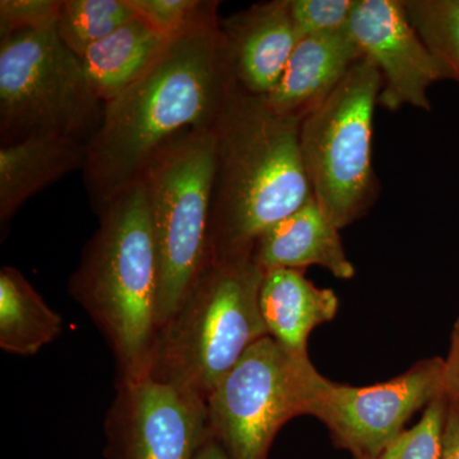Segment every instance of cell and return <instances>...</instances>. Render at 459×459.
I'll return each instance as SVG.
<instances>
[{"label":"cell","mask_w":459,"mask_h":459,"mask_svg":"<svg viewBox=\"0 0 459 459\" xmlns=\"http://www.w3.org/2000/svg\"><path fill=\"white\" fill-rule=\"evenodd\" d=\"M358 0H290L299 40L309 36L344 31Z\"/></svg>","instance_id":"603a6c76"},{"label":"cell","mask_w":459,"mask_h":459,"mask_svg":"<svg viewBox=\"0 0 459 459\" xmlns=\"http://www.w3.org/2000/svg\"><path fill=\"white\" fill-rule=\"evenodd\" d=\"M195 459H228V457H226L225 452H223L220 444L210 435V437L205 440L204 446L199 449Z\"/></svg>","instance_id":"4316f807"},{"label":"cell","mask_w":459,"mask_h":459,"mask_svg":"<svg viewBox=\"0 0 459 459\" xmlns=\"http://www.w3.org/2000/svg\"><path fill=\"white\" fill-rule=\"evenodd\" d=\"M263 276L252 256L208 263L157 332L147 377L207 402L244 353L268 337Z\"/></svg>","instance_id":"277c9868"},{"label":"cell","mask_w":459,"mask_h":459,"mask_svg":"<svg viewBox=\"0 0 459 459\" xmlns=\"http://www.w3.org/2000/svg\"><path fill=\"white\" fill-rule=\"evenodd\" d=\"M316 373L307 356L270 336L253 344L205 402L211 437L226 457L267 459L281 428L307 415Z\"/></svg>","instance_id":"ba28073f"},{"label":"cell","mask_w":459,"mask_h":459,"mask_svg":"<svg viewBox=\"0 0 459 459\" xmlns=\"http://www.w3.org/2000/svg\"><path fill=\"white\" fill-rule=\"evenodd\" d=\"M443 369V359H427L388 382L369 386L340 385L316 371L307 415L320 420L336 446L353 458L377 457L406 430L419 410L442 398Z\"/></svg>","instance_id":"9c48e42d"},{"label":"cell","mask_w":459,"mask_h":459,"mask_svg":"<svg viewBox=\"0 0 459 459\" xmlns=\"http://www.w3.org/2000/svg\"><path fill=\"white\" fill-rule=\"evenodd\" d=\"M63 319L20 271H0V349L12 355L33 356L53 342Z\"/></svg>","instance_id":"ac0fdd59"},{"label":"cell","mask_w":459,"mask_h":459,"mask_svg":"<svg viewBox=\"0 0 459 459\" xmlns=\"http://www.w3.org/2000/svg\"><path fill=\"white\" fill-rule=\"evenodd\" d=\"M171 40L137 14L91 47L81 59L96 98L105 107L122 95L156 65Z\"/></svg>","instance_id":"e0dca14e"},{"label":"cell","mask_w":459,"mask_h":459,"mask_svg":"<svg viewBox=\"0 0 459 459\" xmlns=\"http://www.w3.org/2000/svg\"><path fill=\"white\" fill-rule=\"evenodd\" d=\"M442 459H459V419L446 412Z\"/></svg>","instance_id":"484cf974"},{"label":"cell","mask_w":459,"mask_h":459,"mask_svg":"<svg viewBox=\"0 0 459 459\" xmlns=\"http://www.w3.org/2000/svg\"><path fill=\"white\" fill-rule=\"evenodd\" d=\"M362 53L349 30L300 39L265 96L268 108L285 119L303 122L342 83Z\"/></svg>","instance_id":"4fadbf2b"},{"label":"cell","mask_w":459,"mask_h":459,"mask_svg":"<svg viewBox=\"0 0 459 459\" xmlns=\"http://www.w3.org/2000/svg\"><path fill=\"white\" fill-rule=\"evenodd\" d=\"M62 0H2L0 38L13 33L56 29Z\"/></svg>","instance_id":"cb8c5ba5"},{"label":"cell","mask_w":459,"mask_h":459,"mask_svg":"<svg viewBox=\"0 0 459 459\" xmlns=\"http://www.w3.org/2000/svg\"><path fill=\"white\" fill-rule=\"evenodd\" d=\"M135 16L129 0H62L56 29L66 48L82 57Z\"/></svg>","instance_id":"d6986e66"},{"label":"cell","mask_w":459,"mask_h":459,"mask_svg":"<svg viewBox=\"0 0 459 459\" xmlns=\"http://www.w3.org/2000/svg\"><path fill=\"white\" fill-rule=\"evenodd\" d=\"M216 168L213 128L175 141L141 177L146 186L159 261V329L171 318L210 263Z\"/></svg>","instance_id":"5b68a950"},{"label":"cell","mask_w":459,"mask_h":459,"mask_svg":"<svg viewBox=\"0 0 459 459\" xmlns=\"http://www.w3.org/2000/svg\"><path fill=\"white\" fill-rule=\"evenodd\" d=\"M87 143L62 137H33L0 147V226L32 195L84 168Z\"/></svg>","instance_id":"2e32d148"},{"label":"cell","mask_w":459,"mask_h":459,"mask_svg":"<svg viewBox=\"0 0 459 459\" xmlns=\"http://www.w3.org/2000/svg\"><path fill=\"white\" fill-rule=\"evenodd\" d=\"M221 27L238 87L265 98L299 42L290 0L258 3L221 21Z\"/></svg>","instance_id":"7c38bea8"},{"label":"cell","mask_w":459,"mask_h":459,"mask_svg":"<svg viewBox=\"0 0 459 459\" xmlns=\"http://www.w3.org/2000/svg\"><path fill=\"white\" fill-rule=\"evenodd\" d=\"M347 30L382 75L380 107L431 110L428 90L446 74L411 23L403 0H358Z\"/></svg>","instance_id":"8fae6325"},{"label":"cell","mask_w":459,"mask_h":459,"mask_svg":"<svg viewBox=\"0 0 459 459\" xmlns=\"http://www.w3.org/2000/svg\"><path fill=\"white\" fill-rule=\"evenodd\" d=\"M382 87L376 65L362 56L300 124L301 159L313 197L340 230L365 216L379 193L373 123Z\"/></svg>","instance_id":"52a82bcc"},{"label":"cell","mask_w":459,"mask_h":459,"mask_svg":"<svg viewBox=\"0 0 459 459\" xmlns=\"http://www.w3.org/2000/svg\"><path fill=\"white\" fill-rule=\"evenodd\" d=\"M68 292L113 352L117 383L147 377L157 331L159 261L146 186L140 179L98 213Z\"/></svg>","instance_id":"3957f363"},{"label":"cell","mask_w":459,"mask_h":459,"mask_svg":"<svg viewBox=\"0 0 459 459\" xmlns=\"http://www.w3.org/2000/svg\"><path fill=\"white\" fill-rule=\"evenodd\" d=\"M105 433L110 459H195L211 435L207 404L150 377L117 383Z\"/></svg>","instance_id":"30bf717a"},{"label":"cell","mask_w":459,"mask_h":459,"mask_svg":"<svg viewBox=\"0 0 459 459\" xmlns=\"http://www.w3.org/2000/svg\"><path fill=\"white\" fill-rule=\"evenodd\" d=\"M403 4L446 80L459 84V0H403Z\"/></svg>","instance_id":"ffe728a7"},{"label":"cell","mask_w":459,"mask_h":459,"mask_svg":"<svg viewBox=\"0 0 459 459\" xmlns=\"http://www.w3.org/2000/svg\"><path fill=\"white\" fill-rule=\"evenodd\" d=\"M300 124L241 89L216 126L211 261L250 258L258 238L313 193L301 159Z\"/></svg>","instance_id":"7a4b0ae2"},{"label":"cell","mask_w":459,"mask_h":459,"mask_svg":"<svg viewBox=\"0 0 459 459\" xmlns=\"http://www.w3.org/2000/svg\"><path fill=\"white\" fill-rule=\"evenodd\" d=\"M259 307L268 336L292 355L307 356V338L334 319L340 301L333 290L305 279L303 271L279 268L264 272Z\"/></svg>","instance_id":"9a60e30c"},{"label":"cell","mask_w":459,"mask_h":459,"mask_svg":"<svg viewBox=\"0 0 459 459\" xmlns=\"http://www.w3.org/2000/svg\"><path fill=\"white\" fill-rule=\"evenodd\" d=\"M446 420V403L437 398L425 409L415 427L406 429L371 459H442Z\"/></svg>","instance_id":"44dd1931"},{"label":"cell","mask_w":459,"mask_h":459,"mask_svg":"<svg viewBox=\"0 0 459 459\" xmlns=\"http://www.w3.org/2000/svg\"><path fill=\"white\" fill-rule=\"evenodd\" d=\"M238 89L219 12L172 39L140 81L105 105L87 144L83 179L95 212L175 141L216 128Z\"/></svg>","instance_id":"6da1fadb"},{"label":"cell","mask_w":459,"mask_h":459,"mask_svg":"<svg viewBox=\"0 0 459 459\" xmlns=\"http://www.w3.org/2000/svg\"><path fill=\"white\" fill-rule=\"evenodd\" d=\"M252 258L263 272L304 271L309 265H319L341 280L352 279L356 273L344 252L340 229L313 195L258 238Z\"/></svg>","instance_id":"5bb4252c"},{"label":"cell","mask_w":459,"mask_h":459,"mask_svg":"<svg viewBox=\"0 0 459 459\" xmlns=\"http://www.w3.org/2000/svg\"><path fill=\"white\" fill-rule=\"evenodd\" d=\"M138 16L143 18L157 31L169 39L183 33L204 22L217 13L219 2L212 0H129Z\"/></svg>","instance_id":"7402d4cb"},{"label":"cell","mask_w":459,"mask_h":459,"mask_svg":"<svg viewBox=\"0 0 459 459\" xmlns=\"http://www.w3.org/2000/svg\"><path fill=\"white\" fill-rule=\"evenodd\" d=\"M442 398L446 412L459 419V318L453 327L448 358L444 360Z\"/></svg>","instance_id":"d4e9b609"},{"label":"cell","mask_w":459,"mask_h":459,"mask_svg":"<svg viewBox=\"0 0 459 459\" xmlns=\"http://www.w3.org/2000/svg\"><path fill=\"white\" fill-rule=\"evenodd\" d=\"M104 104L56 29L0 38V142L62 137L89 144Z\"/></svg>","instance_id":"8992f818"}]
</instances>
